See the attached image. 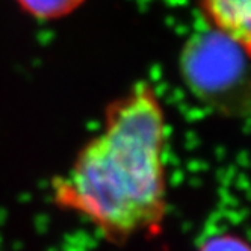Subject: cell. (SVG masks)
<instances>
[{"label":"cell","mask_w":251,"mask_h":251,"mask_svg":"<svg viewBox=\"0 0 251 251\" xmlns=\"http://www.w3.org/2000/svg\"><path fill=\"white\" fill-rule=\"evenodd\" d=\"M86 0H17L29 15L38 20H58L79 9Z\"/></svg>","instance_id":"4"},{"label":"cell","mask_w":251,"mask_h":251,"mask_svg":"<svg viewBox=\"0 0 251 251\" xmlns=\"http://www.w3.org/2000/svg\"><path fill=\"white\" fill-rule=\"evenodd\" d=\"M167 114L156 88L135 82L106 106L100 132L53 180V200L112 244L156 236L167 215Z\"/></svg>","instance_id":"1"},{"label":"cell","mask_w":251,"mask_h":251,"mask_svg":"<svg viewBox=\"0 0 251 251\" xmlns=\"http://www.w3.org/2000/svg\"><path fill=\"white\" fill-rule=\"evenodd\" d=\"M247 61L250 59L236 44L210 29L186 44L180 71L191 93L212 109L227 117H244L251 114Z\"/></svg>","instance_id":"2"},{"label":"cell","mask_w":251,"mask_h":251,"mask_svg":"<svg viewBox=\"0 0 251 251\" xmlns=\"http://www.w3.org/2000/svg\"><path fill=\"white\" fill-rule=\"evenodd\" d=\"M200 251H251V245L235 235H218L209 238Z\"/></svg>","instance_id":"5"},{"label":"cell","mask_w":251,"mask_h":251,"mask_svg":"<svg viewBox=\"0 0 251 251\" xmlns=\"http://www.w3.org/2000/svg\"><path fill=\"white\" fill-rule=\"evenodd\" d=\"M210 29L236 44L251 61V0H200Z\"/></svg>","instance_id":"3"}]
</instances>
